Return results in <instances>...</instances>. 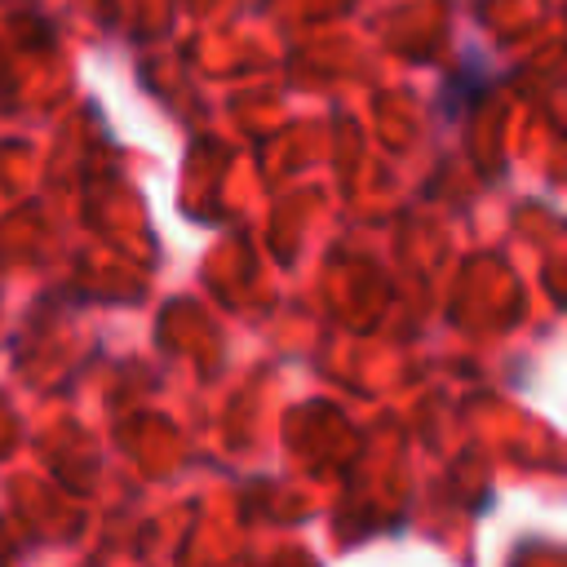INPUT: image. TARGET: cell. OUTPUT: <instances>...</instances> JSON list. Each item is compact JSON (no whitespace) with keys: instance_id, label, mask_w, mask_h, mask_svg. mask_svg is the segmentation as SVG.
Instances as JSON below:
<instances>
[]
</instances>
